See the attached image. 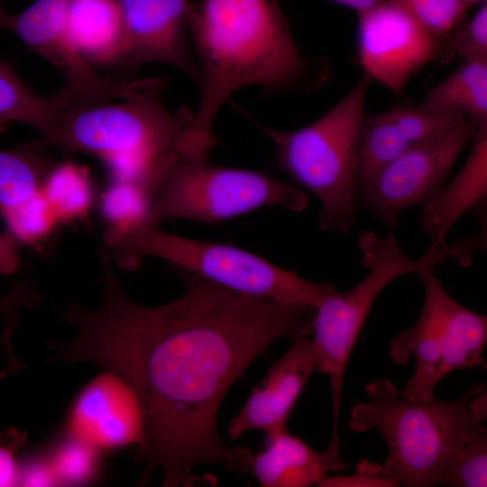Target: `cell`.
I'll return each mask as SVG.
<instances>
[{
	"label": "cell",
	"mask_w": 487,
	"mask_h": 487,
	"mask_svg": "<svg viewBox=\"0 0 487 487\" xmlns=\"http://www.w3.org/2000/svg\"><path fill=\"white\" fill-rule=\"evenodd\" d=\"M175 300L144 307L124 290L111 261L102 258L101 300L92 308L73 302L57 311L73 326L69 341H50L57 359L90 363L119 374L135 392L143 432L134 461L139 482L154 470L165 487L192 486L200 464L248 473V448L229 447L216 418L230 387L275 341L310 335L314 308L254 299L193 273Z\"/></svg>",
	"instance_id": "cell-1"
},
{
	"label": "cell",
	"mask_w": 487,
	"mask_h": 487,
	"mask_svg": "<svg viewBox=\"0 0 487 487\" xmlns=\"http://www.w3.org/2000/svg\"><path fill=\"white\" fill-rule=\"evenodd\" d=\"M189 37L199 75L189 140L204 152L216 143L215 122L236 92L310 90L324 78L299 50L280 0H199L190 12Z\"/></svg>",
	"instance_id": "cell-2"
},
{
	"label": "cell",
	"mask_w": 487,
	"mask_h": 487,
	"mask_svg": "<svg viewBox=\"0 0 487 487\" xmlns=\"http://www.w3.org/2000/svg\"><path fill=\"white\" fill-rule=\"evenodd\" d=\"M156 91L144 96L66 109L42 146L90 155L112 181L142 185L153 192L179 156L194 155L189 143L193 112L171 113Z\"/></svg>",
	"instance_id": "cell-3"
},
{
	"label": "cell",
	"mask_w": 487,
	"mask_h": 487,
	"mask_svg": "<svg viewBox=\"0 0 487 487\" xmlns=\"http://www.w3.org/2000/svg\"><path fill=\"white\" fill-rule=\"evenodd\" d=\"M484 390L481 383L455 400H421L389 380L373 381L364 389L369 400L352 408L349 427L380 432L389 450L382 467L397 486H435L467 438L471 400Z\"/></svg>",
	"instance_id": "cell-4"
},
{
	"label": "cell",
	"mask_w": 487,
	"mask_h": 487,
	"mask_svg": "<svg viewBox=\"0 0 487 487\" xmlns=\"http://www.w3.org/2000/svg\"><path fill=\"white\" fill-rule=\"evenodd\" d=\"M104 243L105 256L124 270H134L143 257L159 258L172 270L254 299L316 308L335 290L240 247L190 239L144 224L110 225Z\"/></svg>",
	"instance_id": "cell-5"
},
{
	"label": "cell",
	"mask_w": 487,
	"mask_h": 487,
	"mask_svg": "<svg viewBox=\"0 0 487 487\" xmlns=\"http://www.w3.org/2000/svg\"><path fill=\"white\" fill-rule=\"evenodd\" d=\"M370 82L363 74L328 111L299 128L256 124L273 143L276 166L319 201L325 231L347 234L356 225L357 142Z\"/></svg>",
	"instance_id": "cell-6"
},
{
	"label": "cell",
	"mask_w": 487,
	"mask_h": 487,
	"mask_svg": "<svg viewBox=\"0 0 487 487\" xmlns=\"http://www.w3.org/2000/svg\"><path fill=\"white\" fill-rule=\"evenodd\" d=\"M364 278L345 292L329 294L315 308L311 326V344L316 369L329 381L332 397V429L326 451L340 456L338 423L343 399V382L350 355L381 292L397 278L436 267L444 259L425 253L418 259L408 256L396 234L390 231L381 236L363 231L358 237Z\"/></svg>",
	"instance_id": "cell-7"
},
{
	"label": "cell",
	"mask_w": 487,
	"mask_h": 487,
	"mask_svg": "<svg viewBox=\"0 0 487 487\" xmlns=\"http://www.w3.org/2000/svg\"><path fill=\"white\" fill-rule=\"evenodd\" d=\"M308 203L299 188L259 170L180 156L157 186L144 225L167 219L219 224L266 207L302 212Z\"/></svg>",
	"instance_id": "cell-8"
},
{
	"label": "cell",
	"mask_w": 487,
	"mask_h": 487,
	"mask_svg": "<svg viewBox=\"0 0 487 487\" xmlns=\"http://www.w3.org/2000/svg\"><path fill=\"white\" fill-rule=\"evenodd\" d=\"M418 277L424 286V304L418 320L390 343V354L399 364L415 358L413 375L400 393L426 400L446 376L460 369H486L487 317L474 312L445 289L435 267Z\"/></svg>",
	"instance_id": "cell-9"
},
{
	"label": "cell",
	"mask_w": 487,
	"mask_h": 487,
	"mask_svg": "<svg viewBox=\"0 0 487 487\" xmlns=\"http://www.w3.org/2000/svg\"><path fill=\"white\" fill-rule=\"evenodd\" d=\"M68 3L35 0L15 15L0 8V28L13 32L60 73L65 83L61 90L74 106L135 98L165 88L161 78L114 81L97 75L69 32Z\"/></svg>",
	"instance_id": "cell-10"
},
{
	"label": "cell",
	"mask_w": 487,
	"mask_h": 487,
	"mask_svg": "<svg viewBox=\"0 0 487 487\" xmlns=\"http://www.w3.org/2000/svg\"><path fill=\"white\" fill-rule=\"evenodd\" d=\"M482 125L465 118L434 138L411 144L359 188L357 208L395 229L403 211L423 207L440 190Z\"/></svg>",
	"instance_id": "cell-11"
},
{
	"label": "cell",
	"mask_w": 487,
	"mask_h": 487,
	"mask_svg": "<svg viewBox=\"0 0 487 487\" xmlns=\"http://www.w3.org/2000/svg\"><path fill=\"white\" fill-rule=\"evenodd\" d=\"M356 44L363 74L393 93L427 64L454 53L451 41L429 33L391 0L358 14Z\"/></svg>",
	"instance_id": "cell-12"
},
{
	"label": "cell",
	"mask_w": 487,
	"mask_h": 487,
	"mask_svg": "<svg viewBox=\"0 0 487 487\" xmlns=\"http://www.w3.org/2000/svg\"><path fill=\"white\" fill-rule=\"evenodd\" d=\"M124 21L122 66H170L193 80L199 75L189 37L192 0H119Z\"/></svg>",
	"instance_id": "cell-13"
},
{
	"label": "cell",
	"mask_w": 487,
	"mask_h": 487,
	"mask_svg": "<svg viewBox=\"0 0 487 487\" xmlns=\"http://www.w3.org/2000/svg\"><path fill=\"white\" fill-rule=\"evenodd\" d=\"M142 432V413L135 392L110 370L96 376L78 393L62 431L102 453L136 446Z\"/></svg>",
	"instance_id": "cell-14"
},
{
	"label": "cell",
	"mask_w": 487,
	"mask_h": 487,
	"mask_svg": "<svg viewBox=\"0 0 487 487\" xmlns=\"http://www.w3.org/2000/svg\"><path fill=\"white\" fill-rule=\"evenodd\" d=\"M315 369L309 335L292 338L289 349L271 365L230 421V439L236 440L250 430H261L267 436L287 429L292 409Z\"/></svg>",
	"instance_id": "cell-15"
},
{
	"label": "cell",
	"mask_w": 487,
	"mask_h": 487,
	"mask_svg": "<svg viewBox=\"0 0 487 487\" xmlns=\"http://www.w3.org/2000/svg\"><path fill=\"white\" fill-rule=\"evenodd\" d=\"M486 195L487 124L479 128L470 153L455 178L423 206L421 227L430 237L426 253L445 260L448 233L467 211L485 201Z\"/></svg>",
	"instance_id": "cell-16"
},
{
	"label": "cell",
	"mask_w": 487,
	"mask_h": 487,
	"mask_svg": "<svg viewBox=\"0 0 487 487\" xmlns=\"http://www.w3.org/2000/svg\"><path fill=\"white\" fill-rule=\"evenodd\" d=\"M265 447L251 453L247 461L252 473L263 487H309L318 485L328 473L346 468L326 451L318 452L287 429L266 436Z\"/></svg>",
	"instance_id": "cell-17"
},
{
	"label": "cell",
	"mask_w": 487,
	"mask_h": 487,
	"mask_svg": "<svg viewBox=\"0 0 487 487\" xmlns=\"http://www.w3.org/2000/svg\"><path fill=\"white\" fill-rule=\"evenodd\" d=\"M37 140L0 150V216L9 225L47 200L45 187L57 165Z\"/></svg>",
	"instance_id": "cell-18"
},
{
	"label": "cell",
	"mask_w": 487,
	"mask_h": 487,
	"mask_svg": "<svg viewBox=\"0 0 487 487\" xmlns=\"http://www.w3.org/2000/svg\"><path fill=\"white\" fill-rule=\"evenodd\" d=\"M67 23L77 47L91 64H121L124 21L119 0H69Z\"/></svg>",
	"instance_id": "cell-19"
},
{
	"label": "cell",
	"mask_w": 487,
	"mask_h": 487,
	"mask_svg": "<svg viewBox=\"0 0 487 487\" xmlns=\"http://www.w3.org/2000/svg\"><path fill=\"white\" fill-rule=\"evenodd\" d=\"M71 106L61 89L49 96L36 94L0 59V124H23L45 136Z\"/></svg>",
	"instance_id": "cell-20"
},
{
	"label": "cell",
	"mask_w": 487,
	"mask_h": 487,
	"mask_svg": "<svg viewBox=\"0 0 487 487\" xmlns=\"http://www.w3.org/2000/svg\"><path fill=\"white\" fill-rule=\"evenodd\" d=\"M418 106L431 113L464 115L487 124V62L464 61L428 89Z\"/></svg>",
	"instance_id": "cell-21"
},
{
	"label": "cell",
	"mask_w": 487,
	"mask_h": 487,
	"mask_svg": "<svg viewBox=\"0 0 487 487\" xmlns=\"http://www.w3.org/2000/svg\"><path fill=\"white\" fill-rule=\"evenodd\" d=\"M409 146L385 111L364 114L357 142L359 188Z\"/></svg>",
	"instance_id": "cell-22"
},
{
	"label": "cell",
	"mask_w": 487,
	"mask_h": 487,
	"mask_svg": "<svg viewBox=\"0 0 487 487\" xmlns=\"http://www.w3.org/2000/svg\"><path fill=\"white\" fill-rule=\"evenodd\" d=\"M58 485H87L101 477L103 453L62 433L44 450Z\"/></svg>",
	"instance_id": "cell-23"
},
{
	"label": "cell",
	"mask_w": 487,
	"mask_h": 487,
	"mask_svg": "<svg viewBox=\"0 0 487 487\" xmlns=\"http://www.w3.org/2000/svg\"><path fill=\"white\" fill-rule=\"evenodd\" d=\"M438 484L487 486V427L483 422L470 426L464 444L448 464Z\"/></svg>",
	"instance_id": "cell-24"
},
{
	"label": "cell",
	"mask_w": 487,
	"mask_h": 487,
	"mask_svg": "<svg viewBox=\"0 0 487 487\" xmlns=\"http://www.w3.org/2000/svg\"><path fill=\"white\" fill-rule=\"evenodd\" d=\"M385 112L410 145L434 138L469 118L431 113L418 105H398Z\"/></svg>",
	"instance_id": "cell-25"
},
{
	"label": "cell",
	"mask_w": 487,
	"mask_h": 487,
	"mask_svg": "<svg viewBox=\"0 0 487 487\" xmlns=\"http://www.w3.org/2000/svg\"><path fill=\"white\" fill-rule=\"evenodd\" d=\"M391 1L403 7L429 33L449 41L453 30L470 8L463 0Z\"/></svg>",
	"instance_id": "cell-26"
},
{
	"label": "cell",
	"mask_w": 487,
	"mask_h": 487,
	"mask_svg": "<svg viewBox=\"0 0 487 487\" xmlns=\"http://www.w3.org/2000/svg\"><path fill=\"white\" fill-rule=\"evenodd\" d=\"M453 52L464 61L487 62V4H482L469 18L453 30Z\"/></svg>",
	"instance_id": "cell-27"
},
{
	"label": "cell",
	"mask_w": 487,
	"mask_h": 487,
	"mask_svg": "<svg viewBox=\"0 0 487 487\" xmlns=\"http://www.w3.org/2000/svg\"><path fill=\"white\" fill-rule=\"evenodd\" d=\"M320 487H396L385 473L382 464L366 460L361 461L354 473L347 476H326Z\"/></svg>",
	"instance_id": "cell-28"
},
{
	"label": "cell",
	"mask_w": 487,
	"mask_h": 487,
	"mask_svg": "<svg viewBox=\"0 0 487 487\" xmlns=\"http://www.w3.org/2000/svg\"><path fill=\"white\" fill-rule=\"evenodd\" d=\"M26 436L19 431L0 436V486L19 485L20 464L15 456Z\"/></svg>",
	"instance_id": "cell-29"
},
{
	"label": "cell",
	"mask_w": 487,
	"mask_h": 487,
	"mask_svg": "<svg viewBox=\"0 0 487 487\" xmlns=\"http://www.w3.org/2000/svg\"><path fill=\"white\" fill-rule=\"evenodd\" d=\"M42 300L43 297L37 286L30 280H23L0 297V316L20 308H39ZM3 377L0 375V379Z\"/></svg>",
	"instance_id": "cell-30"
},
{
	"label": "cell",
	"mask_w": 487,
	"mask_h": 487,
	"mask_svg": "<svg viewBox=\"0 0 487 487\" xmlns=\"http://www.w3.org/2000/svg\"><path fill=\"white\" fill-rule=\"evenodd\" d=\"M19 485L58 486L44 450L32 454L20 464Z\"/></svg>",
	"instance_id": "cell-31"
},
{
	"label": "cell",
	"mask_w": 487,
	"mask_h": 487,
	"mask_svg": "<svg viewBox=\"0 0 487 487\" xmlns=\"http://www.w3.org/2000/svg\"><path fill=\"white\" fill-rule=\"evenodd\" d=\"M22 243L7 230L0 232V274L12 275L21 267Z\"/></svg>",
	"instance_id": "cell-32"
},
{
	"label": "cell",
	"mask_w": 487,
	"mask_h": 487,
	"mask_svg": "<svg viewBox=\"0 0 487 487\" xmlns=\"http://www.w3.org/2000/svg\"><path fill=\"white\" fill-rule=\"evenodd\" d=\"M468 416L470 424L483 422L487 416V397L486 391L476 394L468 406Z\"/></svg>",
	"instance_id": "cell-33"
},
{
	"label": "cell",
	"mask_w": 487,
	"mask_h": 487,
	"mask_svg": "<svg viewBox=\"0 0 487 487\" xmlns=\"http://www.w3.org/2000/svg\"><path fill=\"white\" fill-rule=\"evenodd\" d=\"M337 5L348 7L360 14L383 0H330Z\"/></svg>",
	"instance_id": "cell-34"
},
{
	"label": "cell",
	"mask_w": 487,
	"mask_h": 487,
	"mask_svg": "<svg viewBox=\"0 0 487 487\" xmlns=\"http://www.w3.org/2000/svg\"><path fill=\"white\" fill-rule=\"evenodd\" d=\"M468 6H473L474 5H482L486 2V0H463Z\"/></svg>",
	"instance_id": "cell-35"
}]
</instances>
